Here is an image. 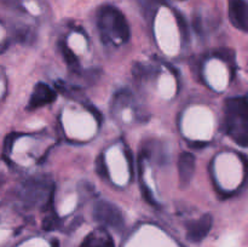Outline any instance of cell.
Segmentation results:
<instances>
[{
    "label": "cell",
    "mask_w": 248,
    "mask_h": 247,
    "mask_svg": "<svg viewBox=\"0 0 248 247\" xmlns=\"http://www.w3.org/2000/svg\"><path fill=\"white\" fill-rule=\"evenodd\" d=\"M97 24L102 40L106 44L127 43L131 31L127 19L115 6L104 5L97 14Z\"/></svg>",
    "instance_id": "1"
},
{
    "label": "cell",
    "mask_w": 248,
    "mask_h": 247,
    "mask_svg": "<svg viewBox=\"0 0 248 247\" xmlns=\"http://www.w3.org/2000/svg\"><path fill=\"white\" fill-rule=\"evenodd\" d=\"M227 133L241 147L248 143V104L246 97H234L225 102Z\"/></svg>",
    "instance_id": "2"
},
{
    "label": "cell",
    "mask_w": 248,
    "mask_h": 247,
    "mask_svg": "<svg viewBox=\"0 0 248 247\" xmlns=\"http://www.w3.org/2000/svg\"><path fill=\"white\" fill-rule=\"evenodd\" d=\"M53 185L46 178H31L24 181L16 191L18 202L26 208H34L50 202Z\"/></svg>",
    "instance_id": "3"
},
{
    "label": "cell",
    "mask_w": 248,
    "mask_h": 247,
    "mask_svg": "<svg viewBox=\"0 0 248 247\" xmlns=\"http://www.w3.org/2000/svg\"><path fill=\"white\" fill-rule=\"evenodd\" d=\"M93 218L104 227L121 229L125 224V217L118 206L108 201H99L93 208Z\"/></svg>",
    "instance_id": "4"
},
{
    "label": "cell",
    "mask_w": 248,
    "mask_h": 247,
    "mask_svg": "<svg viewBox=\"0 0 248 247\" xmlns=\"http://www.w3.org/2000/svg\"><path fill=\"white\" fill-rule=\"evenodd\" d=\"M213 225V217L211 215H203L199 219L189 223L186 228V239L193 244H199L203 241L205 237L210 234Z\"/></svg>",
    "instance_id": "5"
},
{
    "label": "cell",
    "mask_w": 248,
    "mask_h": 247,
    "mask_svg": "<svg viewBox=\"0 0 248 247\" xmlns=\"http://www.w3.org/2000/svg\"><path fill=\"white\" fill-rule=\"evenodd\" d=\"M228 12L232 23L240 31H247L248 5L246 0H228Z\"/></svg>",
    "instance_id": "6"
},
{
    "label": "cell",
    "mask_w": 248,
    "mask_h": 247,
    "mask_svg": "<svg viewBox=\"0 0 248 247\" xmlns=\"http://www.w3.org/2000/svg\"><path fill=\"white\" fill-rule=\"evenodd\" d=\"M56 92L52 87L48 86L47 84L44 82H39L34 86L33 91H31V98L28 102L29 109H38L40 107L46 106V104L52 103L56 99Z\"/></svg>",
    "instance_id": "7"
},
{
    "label": "cell",
    "mask_w": 248,
    "mask_h": 247,
    "mask_svg": "<svg viewBox=\"0 0 248 247\" xmlns=\"http://www.w3.org/2000/svg\"><path fill=\"white\" fill-rule=\"evenodd\" d=\"M179 182L183 186L188 185L195 173V156L191 153H182L178 159Z\"/></svg>",
    "instance_id": "8"
},
{
    "label": "cell",
    "mask_w": 248,
    "mask_h": 247,
    "mask_svg": "<svg viewBox=\"0 0 248 247\" xmlns=\"http://www.w3.org/2000/svg\"><path fill=\"white\" fill-rule=\"evenodd\" d=\"M79 247H115V245L106 230H96L90 232Z\"/></svg>",
    "instance_id": "9"
},
{
    "label": "cell",
    "mask_w": 248,
    "mask_h": 247,
    "mask_svg": "<svg viewBox=\"0 0 248 247\" xmlns=\"http://www.w3.org/2000/svg\"><path fill=\"white\" fill-rule=\"evenodd\" d=\"M138 1H140V5L142 7V11L144 14L145 18H154L157 6L160 4V0H138Z\"/></svg>",
    "instance_id": "10"
},
{
    "label": "cell",
    "mask_w": 248,
    "mask_h": 247,
    "mask_svg": "<svg viewBox=\"0 0 248 247\" xmlns=\"http://www.w3.org/2000/svg\"><path fill=\"white\" fill-rule=\"evenodd\" d=\"M62 51H63V56H64V60L67 61L68 64H69L70 67H78L79 62H78L77 56L73 53V51L70 50V48H68L67 45L62 46Z\"/></svg>",
    "instance_id": "11"
},
{
    "label": "cell",
    "mask_w": 248,
    "mask_h": 247,
    "mask_svg": "<svg viewBox=\"0 0 248 247\" xmlns=\"http://www.w3.org/2000/svg\"><path fill=\"white\" fill-rule=\"evenodd\" d=\"M4 1L6 2V4L11 5V6H14V7L21 6V2H19V0H4Z\"/></svg>",
    "instance_id": "12"
},
{
    "label": "cell",
    "mask_w": 248,
    "mask_h": 247,
    "mask_svg": "<svg viewBox=\"0 0 248 247\" xmlns=\"http://www.w3.org/2000/svg\"><path fill=\"white\" fill-rule=\"evenodd\" d=\"M52 247H60V246H58V241H57V240L52 242Z\"/></svg>",
    "instance_id": "13"
}]
</instances>
